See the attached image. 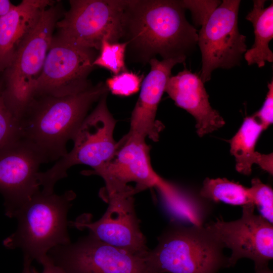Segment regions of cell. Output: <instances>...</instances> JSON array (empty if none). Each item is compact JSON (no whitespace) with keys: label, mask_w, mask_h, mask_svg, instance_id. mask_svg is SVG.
<instances>
[{"label":"cell","mask_w":273,"mask_h":273,"mask_svg":"<svg viewBox=\"0 0 273 273\" xmlns=\"http://www.w3.org/2000/svg\"><path fill=\"white\" fill-rule=\"evenodd\" d=\"M185 10L181 1H126L122 39L132 60L145 64L157 55L187 58L197 45L198 31Z\"/></svg>","instance_id":"obj_1"},{"label":"cell","mask_w":273,"mask_h":273,"mask_svg":"<svg viewBox=\"0 0 273 273\" xmlns=\"http://www.w3.org/2000/svg\"><path fill=\"white\" fill-rule=\"evenodd\" d=\"M109 90L100 82L79 93L64 97H31L19 119L20 138L28 141L48 162L67 153V142L73 139L92 105Z\"/></svg>","instance_id":"obj_2"},{"label":"cell","mask_w":273,"mask_h":273,"mask_svg":"<svg viewBox=\"0 0 273 273\" xmlns=\"http://www.w3.org/2000/svg\"><path fill=\"white\" fill-rule=\"evenodd\" d=\"M75 196L71 190L61 195L40 190L16 213L17 228L3 245L20 249L23 258L40 264L52 249L71 242L67 214Z\"/></svg>","instance_id":"obj_3"},{"label":"cell","mask_w":273,"mask_h":273,"mask_svg":"<svg viewBox=\"0 0 273 273\" xmlns=\"http://www.w3.org/2000/svg\"><path fill=\"white\" fill-rule=\"evenodd\" d=\"M147 257L154 273H217L227 267L224 249L204 226L171 220Z\"/></svg>","instance_id":"obj_4"},{"label":"cell","mask_w":273,"mask_h":273,"mask_svg":"<svg viewBox=\"0 0 273 273\" xmlns=\"http://www.w3.org/2000/svg\"><path fill=\"white\" fill-rule=\"evenodd\" d=\"M107 95L108 93L101 98L95 108L80 124L72 139L74 146L71 151L51 168L38 173V183L43 192L54 193L55 184L67 176V172L72 166L88 165L93 170L83 173L93 174L115 155L119 144L113 137L116 121L107 107Z\"/></svg>","instance_id":"obj_5"},{"label":"cell","mask_w":273,"mask_h":273,"mask_svg":"<svg viewBox=\"0 0 273 273\" xmlns=\"http://www.w3.org/2000/svg\"><path fill=\"white\" fill-rule=\"evenodd\" d=\"M126 1L71 0L56 23L54 39L99 51L103 40L119 42Z\"/></svg>","instance_id":"obj_6"},{"label":"cell","mask_w":273,"mask_h":273,"mask_svg":"<svg viewBox=\"0 0 273 273\" xmlns=\"http://www.w3.org/2000/svg\"><path fill=\"white\" fill-rule=\"evenodd\" d=\"M64 12L59 2L46 9L32 33L0 74L5 97L20 113L41 74L56 23Z\"/></svg>","instance_id":"obj_7"},{"label":"cell","mask_w":273,"mask_h":273,"mask_svg":"<svg viewBox=\"0 0 273 273\" xmlns=\"http://www.w3.org/2000/svg\"><path fill=\"white\" fill-rule=\"evenodd\" d=\"M240 0H223L198 32L202 56L200 77L204 83L217 68L239 66L247 50L246 37L238 28Z\"/></svg>","instance_id":"obj_8"},{"label":"cell","mask_w":273,"mask_h":273,"mask_svg":"<svg viewBox=\"0 0 273 273\" xmlns=\"http://www.w3.org/2000/svg\"><path fill=\"white\" fill-rule=\"evenodd\" d=\"M48 255L65 273H154L147 256L111 245L90 233L53 248Z\"/></svg>","instance_id":"obj_9"},{"label":"cell","mask_w":273,"mask_h":273,"mask_svg":"<svg viewBox=\"0 0 273 273\" xmlns=\"http://www.w3.org/2000/svg\"><path fill=\"white\" fill-rule=\"evenodd\" d=\"M242 207V216L237 220L225 221L218 218L204 226L224 248L232 251L228 267L245 258L252 260L255 268L268 265L273 258L272 224L255 214L253 204Z\"/></svg>","instance_id":"obj_10"},{"label":"cell","mask_w":273,"mask_h":273,"mask_svg":"<svg viewBox=\"0 0 273 273\" xmlns=\"http://www.w3.org/2000/svg\"><path fill=\"white\" fill-rule=\"evenodd\" d=\"M97 56L96 50L78 48L52 38L30 98L64 97L88 88L93 85L88 76L95 67L93 63Z\"/></svg>","instance_id":"obj_11"},{"label":"cell","mask_w":273,"mask_h":273,"mask_svg":"<svg viewBox=\"0 0 273 273\" xmlns=\"http://www.w3.org/2000/svg\"><path fill=\"white\" fill-rule=\"evenodd\" d=\"M135 188L106 196L108 206L103 216L90 221L83 215L69 226L87 229L89 233L111 245L132 254L146 257L150 249L140 229L134 205Z\"/></svg>","instance_id":"obj_12"},{"label":"cell","mask_w":273,"mask_h":273,"mask_svg":"<svg viewBox=\"0 0 273 273\" xmlns=\"http://www.w3.org/2000/svg\"><path fill=\"white\" fill-rule=\"evenodd\" d=\"M48 163L43 154L28 141L19 138L0 149V193L5 213H16L40 190V166Z\"/></svg>","instance_id":"obj_13"},{"label":"cell","mask_w":273,"mask_h":273,"mask_svg":"<svg viewBox=\"0 0 273 273\" xmlns=\"http://www.w3.org/2000/svg\"><path fill=\"white\" fill-rule=\"evenodd\" d=\"M146 139L127 133L119 142L113 158L94 174L101 176L105 183L106 195L130 189V182L136 184L138 192L155 187L160 176L151 163L149 147Z\"/></svg>","instance_id":"obj_14"},{"label":"cell","mask_w":273,"mask_h":273,"mask_svg":"<svg viewBox=\"0 0 273 273\" xmlns=\"http://www.w3.org/2000/svg\"><path fill=\"white\" fill-rule=\"evenodd\" d=\"M186 58L163 59L156 58L149 61L151 70L143 80L139 97L132 111L129 134L158 140L163 128L156 119L158 105L165 92L166 82L171 76V70L177 64L185 62Z\"/></svg>","instance_id":"obj_15"},{"label":"cell","mask_w":273,"mask_h":273,"mask_svg":"<svg viewBox=\"0 0 273 273\" xmlns=\"http://www.w3.org/2000/svg\"><path fill=\"white\" fill-rule=\"evenodd\" d=\"M165 92L177 106L194 117L199 136L216 131L225 124L219 113L211 106L204 83L196 73L185 69L171 76L166 82Z\"/></svg>","instance_id":"obj_16"},{"label":"cell","mask_w":273,"mask_h":273,"mask_svg":"<svg viewBox=\"0 0 273 273\" xmlns=\"http://www.w3.org/2000/svg\"><path fill=\"white\" fill-rule=\"evenodd\" d=\"M55 3L51 0H23L0 18V74L32 33L44 11Z\"/></svg>","instance_id":"obj_17"},{"label":"cell","mask_w":273,"mask_h":273,"mask_svg":"<svg viewBox=\"0 0 273 273\" xmlns=\"http://www.w3.org/2000/svg\"><path fill=\"white\" fill-rule=\"evenodd\" d=\"M264 129L253 116L244 118L235 134L229 141L230 153L235 160L236 170L249 175L254 164L270 174L273 173L272 153L261 154L255 150L257 142Z\"/></svg>","instance_id":"obj_18"},{"label":"cell","mask_w":273,"mask_h":273,"mask_svg":"<svg viewBox=\"0 0 273 273\" xmlns=\"http://www.w3.org/2000/svg\"><path fill=\"white\" fill-rule=\"evenodd\" d=\"M265 2L253 1V8L246 17L252 24L255 38L244 58L248 65L256 64L259 68L264 67L266 62H273V53L269 48L273 38V3L265 8Z\"/></svg>","instance_id":"obj_19"},{"label":"cell","mask_w":273,"mask_h":273,"mask_svg":"<svg viewBox=\"0 0 273 273\" xmlns=\"http://www.w3.org/2000/svg\"><path fill=\"white\" fill-rule=\"evenodd\" d=\"M199 195L209 202H221L242 207L253 204L249 188L225 178H206L203 182Z\"/></svg>","instance_id":"obj_20"},{"label":"cell","mask_w":273,"mask_h":273,"mask_svg":"<svg viewBox=\"0 0 273 273\" xmlns=\"http://www.w3.org/2000/svg\"><path fill=\"white\" fill-rule=\"evenodd\" d=\"M127 43L126 42H110L102 40L99 54L93 65L105 68L114 75L126 71L125 56Z\"/></svg>","instance_id":"obj_21"},{"label":"cell","mask_w":273,"mask_h":273,"mask_svg":"<svg viewBox=\"0 0 273 273\" xmlns=\"http://www.w3.org/2000/svg\"><path fill=\"white\" fill-rule=\"evenodd\" d=\"M20 114L6 98L0 79V149L20 138Z\"/></svg>","instance_id":"obj_22"},{"label":"cell","mask_w":273,"mask_h":273,"mask_svg":"<svg viewBox=\"0 0 273 273\" xmlns=\"http://www.w3.org/2000/svg\"><path fill=\"white\" fill-rule=\"evenodd\" d=\"M252 202L260 213V215L273 223V191L269 186L263 183L260 179L254 178L249 188Z\"/></svg>","instance_id":"obj_23"},{"label":"cell","mask_w":273,"mask_h":273,"mask_svg":"<svg viewBox=\"0 0 273 273\" xmlns=\"http://www.w3.org/2000/svg\"><path fill=\"white\" fill-rule=\"evenodd\" d=\"M143 80V75L126 71L108 78L105 84L112 94L128 97L139 90Z\"/></svg>","instance_id":"obj_24"},{"label":"cell","mask_w":273,"mask_h":273,"mask_svg":"<svg viewBox=\"0 0 273 273\" xmlns=\"http://www.w3.org/2000/svg\"><path fill=\"white\" fill-rule=\"evenodd\" d=\"M184 7L192 13L195 23L202 26L213 11L220 4V1H181Z\"/></svg>","instance_id":"obj_25"},{"label":"cell","mask_w":273,"mask_h":273,"mask_svg":"<svg viewBox=\"0 0 273 273\" xmlns=\"http://www.w3.org/2000/svg\"><path fill=\"white\" fill-rule=\"evenodd\" d=\"M268 91L261 108L253 115L262 125L264 130L272 123L273 121V81L267 84Z\"/></svg>","instance_id":"obj_26"},{"label":"cell","mask_w":273,"mask_h":273,"mask_svg":"<svg viewBox=\"0 0 273 273\" xmlns=\"http://www.w3.org/2000/svg\"><path fill=\"white\" fill-rule=\"evenodd\" d=\"M40 264L43 267L41 272H38L34 267L31 265L29 273H65L60 267L56 265L52 261L48 255Z\"/></svg>","instance_id":"obj_27"},{"label":"cell","mask_w":273,"mask_h":273,"mask_svg":"<svg viewBox=\"0 0 273 273\" xmlns=\"http://www.w3.org/2000/svg\"><path fill=\"white\" fill-rule=\"evenodd\" d=\"M14 6L9 0H0V18L6 15Z\"/></svg>","instance_id":"obj_28"},{"label":"cell","mask_w":273,"mask_h":273,"mask_svg":"<svg viewBox=\"0 0 273 273\" xmlns=\"http://www.w3.org/2000/svg\"><path fill=\"white\" fill-rule=\"evenodd\" d=\"M32 261L28 259H23V268L22 273H29Z\"/></svg>","instance_id":"obj_29"},{"label":"cell","mask_w":273,"mask_h":273,"mask_svg":"<svg viewBox=\"0 0 273 273\" xmlns=\"http://www.w3.org/2000/svg\"><path fill=\"white\" fill-rule=\"evenodd\" d=\"M254 273H273L268 265L255 268Z\"/></svg>","instance_id":"obj_30"}]
</instances>
